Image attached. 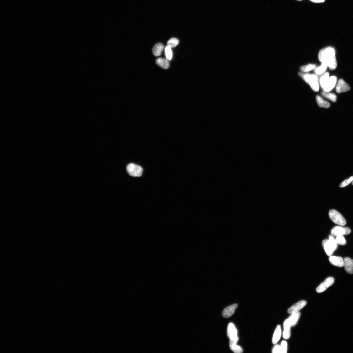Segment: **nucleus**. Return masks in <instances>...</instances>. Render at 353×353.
<instances>
[{
    "label": "nucleus",
    "mask_w": 353,
    "mask_h": 353,
    "mask_svg": "<svg viewBox=\"0 0 353 353\" xmlns=\"http://www.w3.org/2000/svg\"><path fill=\"white\" fill-rule=\"evenodd\" d=\"M351 229L348 227L337 226L333 228L331 230V234L334 236L340 235H348L350 234Z\"/></svg>",
    "instance_id": "39448f33"
},
{
    "label": "nucleus",
    "mask_w": 353,
    "mask_h": 353,
    "mask_svg": "<svg viewBox=\"0 0 353 353\" xmlns=\"http://www.w3.org/2000/svg\"><path fill=\"white\" fill-rule=\"evenodd\" d=\"M308 84L311 89L314 91L318 92L319 90V84L318 76L315 74H310Z\"/></svg>",
    "instance_id": "9d476101"
},
{
    "label": "nucleus",
    "mask_w": 353,
    "mask_h": 353,
    "mask_svg": "<svg viewBox=\"0 0 353 353\" xmlns=\"http://www.w3.org/2000/svg\"><path fill=\"white\" fill-rule=\"evenodd\" d=\"M237 307V304H234L227 307L222 312V317L227 318L231 316L234 313Z\"/></svg>",
    "instance_id": "ddd939ff"
},
{
    "label": "nucleus",
    "mask_w": 353,
    "mask_h": 353,
    "mask_svg": "<svg viewBox=\"0 0 353 353\" xmlns=\"http://www.w3.org/2000/svg\"><path fill=\"white\" fill-rule=\"evenodd\" d=\"M301 313L297 312L292 314V315L287 319L284 323L283 327H291L295 326L300 317Z\"/></svg>",
    "instance_id": "423d86ee"
},
{
    "label": "nucleus",
    "mask_w": 353,
    "mask_h": 353,
    "mask_svg": "<svg viewBox=\"0 0 353 353\" xmlns=\"http://www.w3.org/2000/svg\"><path fill=\"white\" fill-rule=\"evenodd\" d=\"M353 181V176H351L349 179L343 181L340 186V188H343L346 187Z\"/></svg>",
    "instance_id": "cd10ccee"
},
{
    "label": "nucleus",
    "mask_w": 353,
    "mask_h": 353,
    "mask_svg": "<svg viewBox=\"0 0 353 353\" xmlns=\"http://www.w3.org/2000/svg\"><path fill=\"white\" fill-rule=\"evenodd\" d=\"M337 78L335 76H329L324 86L322 88L327 92L331 91L335 87L337 82Z\"/></svg>",
    "instance_id": "0eeeda50"
},
{
    "label": "nucleus",
    "mask_w": 353,
    "mask_h": 353,
    "mask_svg": "<svg viewBox=\"0 0 353 353\" xmlns=\"http://www.w3.org/2000/svg\"><path fill=\"white\" fill-rule=\"evenodd\" d=\"M281 353H286L287 351V344L285 341H282L280 346Z\"/></svg>",
    "instance_id": "c85d7f7f"
},
{
    "label": "nucleus",
    "mask_w": 353,
    "mask_h": 353,
    "mask_svg": "<svg viewBox=\"0 0 353 353\" xmlns=\"http://www.w3.org/2000/svg\"><path fill=\"white\" fill-rule=\"evenodd\" d=\"M329 260L330 263L335 266L339 267H344V259L341 257L331 256Z\"/></svg>",
    "instance_id": "4468645a"
},
{
    "label": "nucleus",
    "mask_w": 353,
    "mask_h": 353,
    "mask_svg": "<svg viewBox=\"0 0 353 353\" xmlns=\"http://www.w3.org/2000/svg\"><path fill=\"white\" fill-rule=\"evenodd\" d=\"M307 302L305 301H299L291 306L288 310L289 313L292 314L298 312L302 309L306 305Z\"/></svg>",
    "instance_id": "f8f14e48"
},
{
    "label": "nucleus",
    "mask_w": 353,
    "mask_h": 353,
    "mask_svg": "<svg viewBox=\"0 0 353 353\" xmlns=\"http://www.w3.org/2000/svg\"><path fill=\"white\" fill-rule=\"evenodd\" d=\"M299 75L308 84V81L310 74L299 73Z\"/></svg>",
    "instance_id": "c756f323"
},
{
    "label": "nucleus",
    "mask_w": 353,
    "mask_h": 353,
    "mask_svg": "<svg viewBox=\"0 0 353 353\" xmlns=\"http://www.w3.org/2000/svg\"><path fill=\"white\" fill-rule=\"evenodd\" d=\"M237 329L234 324L229 323L228 326L227 330V336L230 340H233L238 337L237 336Z\"/></svg>",
    "instance_id": "9b49d317"
},
{
    "label": "nucleus",
    "mask_w": 353,
    "mask_h": 353,
    "mask_svg": "<svg viewBox=\"0 0 353 353\" xmlns=\"http://www.w3.org/2000/svg\"><path fill=\"white\" fill-rule=\"evenodd\" d=\"M318 58L322 63L326 65L331 70H335L337 67L335 52L332 48L328 47L321 50L319 53Z\"/></svg>",
    "instance_id": "f257e3e1"
},
{
    "label": "nucleus",
    "mask_w": 353,
    "mask_h": 353,
    "mask_svg": "<svg viewBox=\"0 0 353 353\" xmlns=\"http://www.w3.org/2000/svg\"><path fill=\"white\" fill-rule=\"evenodd\" d=\"M297 1H302V0H297Z\"/></svg>",
    "instance_id": "72a5a7b5"
},
{
    "label": "nucleus",
    "mask_w": 353,
    "mask_h": 353,
    "mask_svg": "<svg viewBox=\"0 0 353 353\" xmlns=\"http://www.w3.org/2000/svg\"><path fill=\"white\" fill-rule=\"evenodd\" d=\"M165 52L166 58L168 60H171L172 57V52L171 49L167 46L165 49Z\"/></svg>",
    "instance_id": "bb28decb"
},
{
    "label": "nucleus",
    "mask_w": 353,
    "mask_h": 353,
    "mask_svg": "<svg viewBox=\"0 0 353 353\" xmlns=\"http://www.w3.org/2000/svg\"><path fill=\"white\" fill-rule=\"evenodd\" d=\"M179 43L178 39L176 38H171L167 42V46L171 49L174 48Z\"/></svg>",
    "instance_id": "b1692460"
},
{
    "label": "nucleus",
    "mask_w": 353,
    "mask_h": 353,
    "mask_svg": "<svg viewBox=\"0 0 353 353\" xmlns=\"http://www.w3.org/2000/svg\"><path fill=\"white\" fill-rule=\"evenodd\" d=\"M329 77V75L328 72L326 73L321 76L319 82L322 88L324 87Z\"/></svg>",
    "instance_id": "393cba45"
},
{
    "label": "nucleus",
    "mask_w": 353,
    "mask_h": 353,
    "mask_svg": "<svg viewBox=\"0 0 353 353\" xmlns=\"http://www.w3.org/2000/svg\"><path fill=\"white\" fill-rule=\"evenodd\" d=\"M239 339L238 337L235 339L230 340L229 344L230 348L233 352L235 353H241L243 352L242 348L237 345Z\"/></svg>",
    "instance_id": "2eb2a0df"
},
{
    "label": "nucleus",
    "mask_w": 353,
    "mask_h": 353,
    "mask_svg": "<svg viewBox=\"0 0 353 353\" xmlns=\"http://www.w3.org/2000/svg\"><path fill=\"white\" fill-rule=\"evenodd\" d=\"M322 245L328 256H331L337 247L335 239L332 235L329 236L328 240H325L322 241Z\"/></svg>",
    "instance_id": "f03ea898"
},
{
    "label": "nucleus",
    "mask_w": 353,
    "mask_h": 353,
    "mask_svg": "<svg viewBox=\"0 0 353 353\" xmlns=\"http://www.w3.org/2000/svg\"><path fill=\"white\" fill-rule=\"evenodd\" d=\"M352 185H353V181L352 182Z\"/></svg>",
    "instance_id": "f704fd0d"
},
{
    "label": "nucleus",
    "mask_w": 353,
    "mask_h": 353,
    "mask_svg": "<svg viewBox=\"0 0 353 353\" xmlns=\"http://www.w3.org/2000/svg\"><path fill=\"white\" fill-rule=\"evenodd\" d=\"M334 279L332 277H329L322 282L317 288V292L320 293L324 292L328 287L333 284Z\"/></svg>",
    "instance_id": "6e6552de"
},
{
    "label": "nucleus",
    "mask_w": 353,
    "mask_h": 353,
    "mask_svg": "<svg viewBox=\"0 0 353 353\" xmlns=\"http://www.w3.org/2000/svg\"><path fill=\"white\" fill-rule=\"evenodd\" d=\"M345 270L349 274H353V260L348 257L344 259Z\"/></svg>",
    "instance_id": "dca6fc26"
},
{
    "label": "nucleus",
    "mask_w": 353,
    "mask_h": 353,
    "mask_svg": "<svg viewBox=\"0 0 353 353\" xmlns=\"http://www.w3.org/2000/svg\"><path fill=\"white\" fill-rule=\"evenodd\" d=\"M316 99L317 103L320 107L325 108H328L330 107V104L328 102L324 100L319 96H317L316 97Z\"/></svg>",
    "instance_id": "6ab92c4d"
},
{
    "label": "nucleus",
    "mask_w": 353,
    "mask_h": 353,
    "mask_svg": "<svg viewBox=\"0 0 353 353\" xmlns=\"http://www.w3.org/2000/svg\"><path fill=\"white\" fill-rule=\"evenodd\" d=\"M163 45L161 43H158L156 44L152 49V52L153 55L156 57L160 56L164 49Z\"/></svg>",
    "instance_id": "f3484780"
},
{
    "label": "nucleus",
    "mask_w": 353,
    "mask_h": 353,
    "mask_svg": "<svg viewBox=\"0 0 353 353\" xmlns=\"http://www.w3.org/2000/svg\"><path fill=\"white\" fill-rule=\"evenodd\" d=\"M126 170L128 174L133 177H140L143 172V168L141 166L133 163L128 164Z\"/></svg>",
    "instance_id": "20e7f679"
},
{
    "label": "nucleus",
    "mask_w": 353,
    "mask_h": 353,
    "mask_svg": "<svg viewBox=\"0 0 353 353\" xmlns=\"http://www.w3.org/2000/svg\"><path fill=\"white\" fill-rule=\"evenodd\" d=\"M335 240L337 244L341 245H345L347 243L343 235H340L336 236Z\"/></svg>",
    "instance_id": "a878e982"
},
{
    "label": "nucleus",
    "mask_w": 353,
    "mask_h": 353,
    "mask_svg": "<svg viewBox=\"0 0 353 353\" xmlns=\"http://www.w3.org/2000/svg\"><path fill=\"white\" fill-rule=\"evenodd\" d=\"M273 353H281L280 346L279 345H276L273 349Z\"/></svg>",
    "instance_id": "2f4dec72"
},
{
    "label": "nucleus",
    "mask_w": 353,
    "mask_h": 353,
    "mask_svg": "<svg viewBox=\"0 0 353 353\" xmlns=\"http://www.w3.org/2000/svg\"><path fill=\"white\" fill-rule=\"evenodd\" d=\"M291 333L290 329H284V331L283 333V335L284 338L285 339H288L289 338L290 336Z\"/></svg>",
    "instance_id": "7c9ffc66"
},
{
    "label": "nucleus",
    "mask_w": 353,
    "mask_h": 353,
    "mask_svg": "<svg viewBox=\"0 0 353 353\" xmlns=\"http://www.w3.org/2000/svg\"><path fill=\"white\" fill-rule=\"evenodd\" d=\"M350 89V88L346 82L343 80L340 79L338 82L336 88V91L337 93L345 92Z\"/></svg>",
    "instance_id": "1a4fd4ad"
},
{
    "label": "nucleus",
    "mask_w": 353,
    "mask_h": 353,
    "mask_svg": "<svg viewBox=\"0 0 353 353\" xmlns=\"http://www.w3.org/2000/svg\"><path fill=\"white\" fill-rule=\"evenodd\" d=\"M281 335V327L280 325H278L276 327L273 335L272 339V343L273 344H275L279 341L280 339Z\"/></svg>",
    "instance_id": "aec40b11"
},
{
    "label": "nucleus",
    "mask_w": 353,
    "mask_h": 353,
    "mask_svg": "<svg viewBox=\"0 0 353 353\" xmlns=\"http://www.w3.org/2000/svg\"><path fill=\"white\" fill-rule=\"evenodd\" d=\"M321 95L324 97L330 100L333 102H335L337 100V96L334 93L324 91L321 93Z\"/></svg>",
    "instance_id": "412c9836"
},
{
    "label": "nucleus",
    "mask_w": 353,
    "mask_h": 353,
    "mask_svg": "<svg viewBox=\"0 0 353 353\" xmlns=\"http://www.w3.org/2000/svg\"><path fill=\"white\" fill-rule=\"evenodd\" d=\"M316 67V65L313 64H309L302 66L300 70L303 72H308L313 70Z\"/></svg>",
    "instance_id": "5701e85b"
},
{
    "label": "nucleus",
    "mask_w": 353,
    "mask_h": 353,
    "mask_svg": "<svg viewBox=\"0 0 353 353\" xmlns=\"http://www.w3.org/2000/svg\"><path fill=\"white\" fill-rule=\"evenodd\" d=\"M310 1L314 3H320L324 2L325 0H310Z\"/></svg>",
    "instance_id": "473e14b6"
},
{
    "label": "nucleus",
    "mask_w": 353,
    "mask_h": 353,
    "mask_svg": "<svg viewBox=\"0 0 353 353\" xmlns=\"http://www.w3.org/2000/svg\"><path fill=\"white\" fill-rule=\"evenodd\" d=\"M329 216L332 221L338 225L343 226L347 224L346 220L340 213L336 210H332L329 211Z\"/></svg>",
    "instance_id": "7ed1b4c3"
},
{
    "label": "nucleus",
    "mask_w": 353,
    "mask_h": 353,
    "mask_svg": "<svg viewBox=\"0 0 353 353\" xmlns=\"http://www.w3.org/2000/svg\"><path fill=\"white\" fill-rule=\"evenodd\" d=\"M328 67L327 66L324 64L322 63L319 67L316 68L314 72L317 75H320L325 72Z\"/></svg>",
    "instance_id": "4be33fe9"
},
{
    "label": "nucleus",
    "mask_w": 353,
    "mask_h": 353,
    "mask_svg": "<svg viewBox=\"0 0 353 353\" xmlns=\"http://www.w3.org/2000/svg\"><path fill=\"white\" fill-rule=\"evenodd\" d=\"M156 63L160 67L165 70L169 67L170 64L168 61L165 59L159 58L156 60Z\"/></svg>",
    "instance_id": "a211bd4d"
}]
</instances>
